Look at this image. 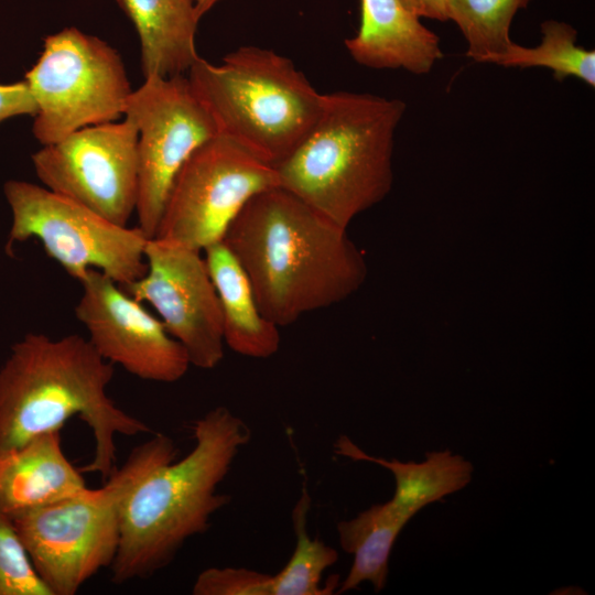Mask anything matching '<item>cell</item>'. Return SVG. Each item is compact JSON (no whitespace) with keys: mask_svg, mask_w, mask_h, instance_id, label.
I'll list each match as a JSON object with an SVG mask.
<instances>
[{"mask_svg":"<svg viewBox=\"0 0 595 595\" xmlns=\"http://www.w3.org/2000/svg\"><path fill=\"white\" fill-rule=\"evenodd\" d=\"M542 40L534 47L515 42L490 64L502 67H543L559 82L574 77L595 87V51L576 44L577 31L566 22L547 20L541 23Z\"/></svg>","mask_w":595,"mask_h":595,"instance_id":"ffe728a7","label":"cell"},{"mask_svg":"<svg viewBox=\"0 0 595 595\" xmlns=\"http://www.w3.org/2000/svg\"><path fill=\"white\" fill-rule=\"evenodd\" d=\"M345 46L361 66L414 75L430 73L443 57L440 37L401 0H360L359 28Z\"/></svg>","mask_w":595,"mask_h":595,"instance_id":"5bb4252c","label":"cell"},{"mask_svg":"<svg viewBox=\"0 0 595 595\" xmlns=\"http://www.w3.org/2000/svg\"><path fill=\"white\" fill-rule=\"evenodd\" d=\"M62 448L61 430L40 434L0 457V510L10 518L87 489Z\"/></svg>","mask_w":595,"mask_h":595,"instance_id":"9a60e30c","label":"cell"},{"mask_svg":"<svg viewBox=\"0 0 595 595\" xmlns=\"http://www.w3.org/2000/svg\"><path fill=\"white\" fill-rule=\"evenodd\" d=\"M203 252L218 296L224 343L241 356H273L281 344L280 327L261 313L248 275L234 253L223 240Z\"/></svg>","mask_w":595,"mask_h":595,"instance_id":"2e32d148","label":"cell"},{"mask_svg":"<svg viewBox=\"0 0 595 595\" xmlns=\"http://www.w3.org/2000/svg\"><path fill=\"white\" fill-rule=\"evenodd\" d=\"M0 595H53L36 572L12 519L1 510Z\"/></svg>","mask_w":595,"mask_h":595,"instance_id":"603a6c76","label":"cell"},{"mask_svg":"<svg viewBox=\"0 0 595 595\" xmlns=\"http://www.w3.org/2000/svg\"><path fill=\"white\" fill-rule=\"evenodd\" d=\"M176 454L174 441L155 433L132 450L102 487L11 518L53 595H75L101 569L110 567L126 498L149 473L174 461Z\"/></svg>","mask_w":595,"mask_h":595,"instance_id":"8992f818","label":"cell"},{"mask_svg":"<svg viewBox=\"0 0 595 595\" xmlns=\"http://www.w3.org/2000/svg\"><path fill=\"white\" fill-rule=\"evenodd\" d=\"M187 78L219 134L271 165L300 144L324 106L325 94L290 58L269 48L241 46L220 64L198 56Z\"/></svg>","mask_w":595,"mask_h":595,"instance_id":"5b68a950","label":"cell"},{"mask_svg":"<svg viewBox=\"0 0 595 595\" xmlns=\"http://www.w3.org/2000/svg\"><path fill=\"white\" fill-rule=\"evenodd\" d=\"M410 519L389 500L337 523L339 544L354 556L337 594L355 589L364 582L371 583L375 592L385 588L391 550Z\"/></svg>","mask_w":595,"mask_h":595,"instance_id":"d6986e66","label":"cell"},{"mask_svg":"<svg viewBox=\"0 0 595 595\" xmlns=\"http://www.w3.org/2000/svg\"><path fill=\"white\" fill-rule=\"evenodd\" d=\"M405 109L398 98L325 93L313 128L273 165L278 186L347 229L391 190L394 136Z\"/></svg>","mask_w":595,"mask_h":595,"instance_id":"277c9868","label":"cell"},{"mask_svg":"<svg viewBox=\"0 0 595 595\" xmlns=\"http://www.w3.org/2000/svg\"><path fill=\"white\" fill-rule=\"evenodd\" d=\"M113 366L77 334L55 339L28 333L14 343L0 367V457L78 416L95 442L91 461L79 470L108 479L116 470V436L150 432L108 396Z\"/></svg>","mask_w":595,"mask_h":595,"instance_id":"7a4b0ae2","label":"cell"},{"mask_svg":"<svg viewBox=\"0 0 595 595\" xmlns=\"http://www.w3.org/2000/svg\"><path fill=\"white\" fill-rule=\"evenodd\" d=\"M220 0H195L196 12L202 18Z\"/></svg>","mask_w":595,"mask_h":595,"instance_id":"4316f807","label":"cell"},{"mask_svg":"<svg viewBox=\"0 0 595 595\" xmlns=\"http://www.w3.org/2000/svg\"><path fill=\"white\" fill-rule=\"evenodd\" d=\"M36 105L24 80L0 84V123L17 116H34Z\"/></svg>","mask_w":595,"mask_h":595,"instance_id":"d4e9b609","label":"cell"},{"mask_svg":"<svg viewBox=\"0 0 595 595\" xmlns=\"http://www.w3.org/2000/svg\"><path fill=\"white\" fill-rule=\"evenodd\" d=\"M531 0H447L448 20L461 30L466 55L489 63L512 43L509 32L518 10Z\"/></svg>","mask_w":595,"mask_h":595,"instance_id":"7402d4cb","label":"cell"},{"mask_svg":"<svg viewBox=\"0 0 595 595\" xmlns=\"http://www.w3.org/2000/svg\"><path fill=\"white\" fill-rule=\"evenodd\" d=\"M123 117L137 128L138 226L156 235L175 176L202 144L219 134L187 76H149L132 91Z\"/></svg>","mask_w":595,"mask_h":595,"instance_id":"30bf717a","label":"cell"},{"mask_svg":"<svg viewBox=\"0 0 595 595\" xmlns=\"http://www.w3.org/2000/svg\"><path fill=\"white\" fill-rule=\"evenodd\" d=\"M193 595H272V575L246 567H208L192 587Z\"/></svg>","mask_w":595,"mask_h":595,"instance_id":"cb8c5ba5","label":"cell"},{"mask_svg":"<svg viewBox=\"0 0 595 595\" xmlns=\"http://www.w3.org/2000/svg\"><path fill=\"white\" fill-rule=\"evenodd\" d=\"M346 230L274 186L245 205L223 241L248 275L261 313L282 327L364 283L366 262Z\"/></svg>","mask_w":595,"mask_h":595,"instance_id":"6da1fadb","label":"cell"},{"mask_svg":"<svg viewBox=\"0 0 595 595\" xmlns=\"http://www.w3.org/2000/svg\"><path fill=\"white\" fill-rule=\"evenodd\" d=\"M24 82L36 105L32 132L41 145L121 119L133 91L118 51L75 26L44 39Z\"/></svg>","mask_w":595,"mask_h":595,"instance_id":"52a82bcc","label":"cell"},{"mask_svg":"<svg viewBox=\"0 0 595 595\" xmlns=\"http://www.w3.org/2000/svg\"><path fill=\"white\" fill-rule=\"evenodd\" d=\"M3 193L12 223L6 252L17 242L41 241L46 255L78 282L97 270L121 286L147 271L148 238L139 226L117 225L86 206L45 186L19 180L7 181Z\"/></svg>","mask_w":595,"mask_h":595,"instance_id":"ba28073f","label":"cell"},{"mask_svg":"<svg viewBox=\"0 0 595 595\" xmlns=\"http://www.w3.org/2000/svg\"><path fill=\"white\" fill-rule=\"evenodd\" d=\"M416 17L448 21L447 0H401Z\"/></svg>","mask_w":595,"mask_h":595,"instance_id":"484cf974","label":"cell"},{"mask_svg":"<svg viewBox=\"0 0 595 595\" xmlns=\"http://www.w3.org/2000/svg\"><path fill=\"white\" fill-rule=\"evenodd\" d=\"M138 132L122 117L76 130L32 154L43 185L128 226L138 198Z\"/></svg>","mask_w":595,"mask_h":595,"instance_id":"8fae6325","label":"cell"},{"mask_svg":"<svg viewBox=\"0 0 595 595\" xmlns=\"http://www.w3.org/2000/svg\"><path fill=\"white\" fill-rule=\"evenodd\" d=\"M193 433L195 445L186 456L156 467L126 498L110 565L115 584L148 578L167 566L230 502L218 486L249 443L250 428L228 408L216 407L195 422Z\"/></svg>","mask_w":595,"mask_h":595,"instance_id":"3957f363","label":"cell"},{"mask_svg":"<svg viewBox=\"0 0 595 595\" xmlns=\"http://www.w3.org/2000/svg\"><path fill=\"white\" fill-rule=\"evenodd\" d=\"M310 509L311 496L303 487L292 510L295 548L284 567L272 575V595H328L338 584V575H332L324 587L320 586L324 571L337 562L338 552L320 539L310 537Z\"/></svg>","mask_w":595,"mask_h":595,"instance_id":"44dd1931","label":"cell"},{"mask_svg":"<svg viewBox=\"0 0 595 595\" xmlns=\"http://www.w3.org/2000/svg\"><path fill=\"white\" fill-rule=\"evenodd\" d=\"M335 452L354 461L372 462L389 469L396 480L391 502L409 518L426 505L461 490L472 479L470 462L448 450L428 452L422 463H402L396 458L387 461L370 456L343 435L335 444Z\"/></svg>","mask_w":595,"mask_h":595,"instance_id":"ac0fdd59","label":"cell"},{"mask_svg":"<svg viewBox=\"0 0 595 595\" xmlns=\"http://www.w3.org/2000/svg\"><path fill=\"white\" fill-rule=\"evenodd\" d=\"M79 283L75 316L104 359L143 380L171 383L184 377L191 366L186 350L142 302L97 270Z\"/></svg>","mask_w":595,"mask_h":595,"instance_id":"4fadbf2b","label":"cell"},{"mask_svg":"<svg viewBox=\"0 0 595 595\" xmlns=\"http://www.w3.org/2000/svg\"><path fill=\"white\" fill-rule=\"evenodd\" d=\"M274 186L273 165L218 134L197 148L178 171L153 238L203 251L223 240L255 195Z\"/></svg>","mask_w":595,"mask_h":595,"instance_id":"9c48e42d","label":"cell"},{"mask_svg":"<svg viewBox=\"0 0 595 595\" xmlns=\"http://www.w3.org/2000/svg\"><path fill=\"white\" fill-rule=\"evenodd\" d=\"M145 273L122 286L151 304L169 334L186 350L191 365L215 368L224 357L221 313L202 251L150 238Z\"/></svg>","mask_w":595,"mask_h":595,"instance_id":"7c38bea8","label":"cell"},{"mask_svg":"<svg viewBox=\"0 0 595 595\" xmlns=\"http://www.w3.org/2000/svg\"><path fill=\"white\" fill-rule=\"evenodd\" d=\"M140 41L144 77L187 73L198 57L195 0H116Z\"/></svg>","mask_w":595,"mask_h":595,"instance_id":"e0dca14e","label":"cell"}]
</instances>
